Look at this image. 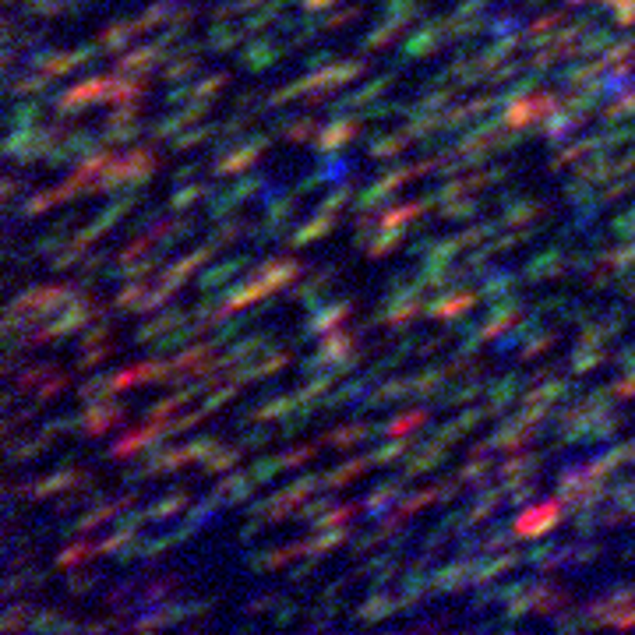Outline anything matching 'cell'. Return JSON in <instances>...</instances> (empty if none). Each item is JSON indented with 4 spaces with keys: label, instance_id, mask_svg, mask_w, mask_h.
Returning a JSON list of instances; mask_svg holds the SVG:
<instances>
[{
    "label": "cell",
    "instance_id": "6da1fadb",
    "mask_svg": "<svg viewBox=\"0 0 635 635\" xmlns=\"http://www.w3.org/2000/svg\"><path fill=\"white\" fill-rule=\"evenodd\" d=\"M561 519V505L558 501H544L537 508H529L515 519V537H540Z\"/></svg>",
    "mask_w": 635,
    "mask_h": 635
},
{
    "label": "cell",
    "instance_id": "7a4b0ae2",
    "mask_svg": "<svg viewBox=\"0 0 635 635\" xmlns=\"http://www.w3.org/2000/svg\"><path fill=\"white\" fill-rule=\"evenodd\" d=\"M265 145H269V138H251L247 145H240V148H233L226 159H219V163H216V173H237V170L251 166Z\"/></svg>",
    "mask_w": 635,
    "mask_h": 635
},
{
    "label": "cell",
    "instance_id": "3957f363",
    "mask_svg": "<svg viewBox=\"0 0 635 635\" xmlns=\"http://www.w3.org/2000/svg\"><path fill=\"white\" fill-rule=\"evenodd\" d=\"M476 297H480V293H469V290L445 293V297H438V300H434L428 311H423V314H431L434 322H445V318H452V314H462V311H466V307H469Z\"/></svg>",
    "mask_w": 635,
    "mask_h": 635
},
{
    "label": "cell",
    "instance_id": "277c9868",
    "mask_svg": "<svg viewBox=\"0 0 635 635\" xmlns=\"http://www.w3.org/2000/svg\"><path fill=\"white\" fill-rule=\"evenodd\" d=\"M297 272H300V265L286 258V261H269V265H265V269L258 272V279H261L265 286H269V293H276V290H283V286H286Z\"/></svg>",
    "mask_w": 635,
    "mask_h": 635
},
{
    "label": "cell",
    "instance_id": "5b68a950",
    "mask_svg": "<svg viewBox=\"0 0 635 635\" xmlns=\"http://www.w3.org/2000/svg\"><path fill=\"white\" fill-rule=\"evenodd\" d=\"M353 131H356V120H353V117H336L322 134H318V148H322V152H332V148H339L343 141H350Z\"/></svg>",
    "mask_w": 635,
    "mask_h": 635
},
{
    "label": "cell",
    "instance_id": "8992f818",
    "mask_svg": "<svg viewBox=\"0 0 635 635\" xmlns=\"http://www.w3.org/2000/svg\"><path fill=\"white\" fill-rule=\"evenodd\" d=\"M561 269H565V265H561V251L558 247H547L540 258H533V261L526 265V279L529 283H533V279H547V276H558Z\"/></svg>",
    "mask_w": 635,
    "mask_h": 635
},
{
    "label": "cell",
    "instance_id": "52a82bcc",
    "mask_svg": "<svg viewBox=\"0 0 635 635\" xmlns=\"http://www.w3.org/2000/svg\"><path fill=\"white\" fill-rule=\"evenodd\" d=\"M441 32H448L445 29V22H431L423 32H416L409 42H406V57H423V53H434L438 49V36Z\"/></svg>",
    "mask_w": 635,
    "mask_h": 635
},
{
    "label": "cell",
    "instance_id": "ba28073f",
    "mask_svg": "<svg viewBox=\"0 0 635 635\" xmlns=\"http://www.w3.org/2000/svg\"><path fill=\"white\" fill-rule=\"evenodd\" d=\"M247 265V258H233V261H223V265H216V269H208V272H201V279H198V286L205 290V293H212L219 283H226L230 276H237L240 269Z\"/></svg>",
    "mask_w": 635,
    "mask_h": 635
},
{
    "label": "cell",
    "instance_id": "9c48e42d",
    "mask_svg": "<svg viewBox=\"0 0 635 635\" xmlns=\"http://www.w3.org/2000/svg\"><path fill=\"white\" fill-rule=\"evenodd\" d=\"M272 61H279V49H276V42H269V39H258V42L244 53V68H254V71H265Z\"/></svg>",
    "mask_w": 635,
    "mask_h": 635
},
{
    "label": "cell",
    "instance_id": "30bf717a",
    "mask_svg": "<svg viewBox=\"0 0 635 635\" xmlns=\"http://www.w3.org/2000/svg\"><path fill=\"white\" fill-rule=\"evenodd\" d=\"M375 462L370 459H353V462H346V466H339V469H332L329 476H322V487L325 491H332V487H343V484H350L356 473H363V469H370Z\"/></svg>",
    "mask_w": 635,
    "mask_h": 635
},
{
    "label": "cell",
    "instance_id": "8fae6325",
    "mask_svg": "<svg viewBox=\"0 0 635 635\" xmlns=\"http://www.w3.org/2000/svg\"><path fill=\"white\" fill-rule=\"evenodd\" d=\"M329 230H332V216H329V212H318V219H311L307 226H300V230L293 233L290 244L304 247V244H311V240H318V237H325Z\"/></svg>",
    "mask_w": 635,
    "mask_h": 635
},
{
    "label": "cell",
    "instance_id": "7c38bea8",
    "mask_svg": "<svg viewBox=\"0 0 635 635\" xmlns=\"http://www.w3.org/2000/svg\"><path fill=\"white\" fill-rule=\"evenodd\" d=\"M346 314H350V304H329L322 314H314L307 322V332H329V329H336V322H343Z\"/></svg>",
    "mask_w": 635,
    "mask_h": 635
},
{
    "label": "cell",
    "instance_id": "4fadbf2b",
    "mask_svg": "<svg viewBox=\"0 0 635 635\" xmlns=\"http://www.w3.org/2000/svg\"><path fill=\"white\" fill-rule=\"evenodd\" d=\"M134 36H141L134 22H131V25H113V29L102 32V46H106V49H124Z\"/></svg>",
    "mask_w": 635,
    "mask_h": 635
},
{
    "label": "cell",
    "instance_id": "5bb4252c",
    "mask_svg": "<svg viewBox=\"0 0 635 635\" xmlns=\"http://www.w3.org/2000/svg\"><path fill=\"white\" fill-rule=\"evenodd\" d=\"M127 501H131V498H124V501H113V505H102V508H95V512L81 515L75 529H81V533H85V529H95V526H102V522L110 519V515H117V512H120V508H124Z\"/></svg>",
    "mask_w": 635,
    "mask_h": 635
},
{
    "label": "cell",
    "instance_id": "9a60e30c",
    "mask_svg": "<svg viewBox=\"0 0 635 635\" xmlns=\"http://www.w3.org/2000/svg\"><path fill=\"white\" fill-rule=\"evenodd\" d=\"M597 363H604L600 346H593V350H590V343H582V346H579V353H575V360H572V375H586V370H590V367H597Z\"/></svg>",
    "mask_w": 635,
    "mask_h": 635
},
{
    "label": "cell",
    "instance_id": "2e32d148",
    "mask_svg": "<svg viewBox=\"0 0 635 635\" xmlns=\"http://www.w3.org/2000/svg\"><path fill=\"white\" fill-rule=\"evenodd\" d=\"M283 469H286V459L279 455V459H258L247 473H251V480H254V484H265V480H272V476H276V473H283Z\"/></svg>",
    "mask_w": 635,
    "mask_h": 635
},
{
    "label": "cell",
    "instance_id": "e0dca14e",
    "mask_svg": "<svg viewBox=\"0 0 635 635\" xmlns=\"http://www.w3.org/2000/svg\"><path fill=\"white\" fill-rule=\"evenodd\" d=\"M75 480H81L78 473H53V476H46L42 484H36V487H32V498H46V494L61 491V487H68V484H75Z\"/></svg>",
    "mask_w": 635,
    "mask_h": 635
},
{
    "label": "cell",
    "instance_id": "ac0fdd59",
    "mask_svg": "<svg viewBox=\"0 0 635 635\" xmlns=\"http://www.w3.org/2000/svg\"><path fill=\"white\" fill-rule=\"evenodd\" d=\"M409 141V134H392V138H378V141H370V155L375 159H392V155H399L402 152V145Z\"/></svg>",
    "mask_w": 635,
    "mask_h": 635
},
{
    "label": "cell",
    "instance_id": "d6986e66",
    "mask_svg": "<svg viewBox=\"0 0 635 635\" xmlns=\"http://www.w3.org/2000/svg\"><path fill=\"white\" fill-rule=\"evenodd\" d=\"M402 25H406V22H402V18H392V22H389V25H382V29H375V32H370V36H367V39H363V49H382V46H385V42H389V39H392V36H395V32H399V29H402Z\"/></svg>",
    "mask_w": 635,
    "mask_h": 635
},
{
    "label": "cell",
    "instance_id": "ffe728a7",
    "mask_svg": "<svg viewBox=\"0 0 635 635\" xmlns=\"http://www.w3.org/2000/svg\"><path fill=\"white\" fill-rule=\"evenodd\" d=\"M600 71H604V64H572V68L561 71V81L582 85V81H593V75H600Z\"/></svg>",
    "mask_w": 635,
    "mask_h": 635
},
{
    "label": "cell",
    "instance_id": "44dd1931",
    "mask_svg": "<svg viewBox=\"0 0 635 635\" xmlns=\"http://www.w3.org/2000/svg\"><path fill=\"white\" fill-rule=\"evenodd\" d=\"M575 124H579V117L572 110L568 113H551L547 117V138H565V134L575 131Z\"/></svg>",
    "mask_w": 635,
    "mask_h": 635
},
{
    "label": "cell",
    "instance_id": "7402d4cb",
    "mask_svg": "<svg viewBox=\"0 0 635 635\" xmlns=\"http://www.w3.org/2000/svg\"><path fill=\"white\" fill-rule=\"evenodd\" d=\"M512 283H515V279H512L508 272H494V276L487 279V286L480 290V297H484V300H498L501 293H508V290H512Z\"/></svg>",
    "mask_w": 635,
    "mask_h": 635
},
{
    "label": "cell",
    "instance_id": "603a6c76",
    "mask_svg": "<svg viewBox=\"0 0 635 635\" xmlns=\"http://www.w3.org/2000/svg\"><path fill=\"white\" fill-rule=\"evenodd\" d=\"M406 448H409V445H406V438H402V434H395V441H389L385 448H378L375 455H370V462H375V466H385V462L399 459V455H402Z\"/></svg>",
    "mask_w": 635,
    "mask_h": 635
},
{
    "label": "cell",
    "instance_id": "cb8c5ba5",
    "mask_svg": "<svg viewBox=\"0 0 635 635\" xmlns=\"http://www.w3.org/2000/svg\"><path fill=\"white\" fill-rule=\"evenodd\" d=\"M237 459H240V452H237V448H226V452H219V448H216V452H212V455L205 459V469H208V473H223V469H230Z\"/></svg>",
    "mask_w": 635,
    "mask_h": 635
},
{
    "label": "cell",
    "instance_id": "d4e9b609",
    "mask_svg": "<svg viewBox=\"0 0 635 635\" xmlns=\"http://www.w3.org/2000/svg\"><path fill=\"white\" fill-rule=\"evenodd\" d=\"M611 42H614V36L604 32V29H597L593 36H586V39L579 42V53H600V49H611Z\"/></svg>",
    "mask_w": 635,
    "mask_h": 635
},
{
    "label": "cell",
    "instance_id": "484cf974",
    "mask_svg": "<svg viewBox=\"0 0 635 635\" xmlns=\"http://www.w3.org/2000/svg\"><path fill=\"white\" fill-rule=\"evenodd\" d=\"M191 71H194V57H191V53H184V57H180V61L166 64L163 78H166V81H184V78H187Z\"/></svg>",
    "mask_w": 635,
    "mask_h": 635
},
{
    "label": "cell",
    "instance_id": "4316f807",
    "mask_svg": "<svg viewBox=\"0 0 635 635\" xmlns=\"http://www.w3.org/2000/svg\"><path fill=\"white\" fill-rule=\"evenodd\" d=\"M399 240H402V226H385L382 240H378L375 247H370V254H375V258H385V254H389V251H392Z\"/></svg>",
    "mask_w": 635,
    "mask_h": 635
},
{
    "label": "cell",
    "instance_id": "83f0119b",
    "mask_svg": "<svg viewBox=\"0 0 635 635\" xmlns=\"http://www.w3.org/2000/svg\"><path fill=\"white\" fill-rule=\"evenodd\" d=\"M395 607H399L395 600H389V597H375V600H367V604H363L360 618H367V621H375V618H382V614H389V611H395Z\"/></svg>",
    "mask_w": 635,
    "mask_h": 635
},
{
    "label": "cell",
    "instance_id": "f1b7e54d",
    "mask_svg": "<svg viewBox=\"0 0 635 635\" xmlns=\"http://www.w3.org/2000/svg\"><path fill=\"white\" fill-rule=\"evenodd\" d=\"M537 212H540V205H533V201L508 205V212H505V223H526V219H533Z\"/></svg>",
    "mask_w": 635,
    "mask_h": 635
},
{
    "label": "cell",
    "instance_id": "f546056e",
    "mask_svg": "<svg viewBox=\"0 0 635 635\" xmlns=\"http://www.w3.org/2000/svg\"><path fill=\"white\" fill-rule=\"evenodd\" d=\"M423 416H428L423 409H416V413H409V416H399V420L385 423L382 434H402V431H409V428H413V423H423Z\"/></svg>",
    "mask_w": 635,
    "mask_h": 635
},
{
    "label": "cell",
    "instance_id": "4dcf8cb0",
    "mask_svg": "<svg viewBox=\"0 0 635 635\" xmlns=\"http://www.w3.org/2000/svg\"><path fill=\"white\" fill-rule=\"evenodd\" d=\"M36 117H39V102H22L18 110L11 113V124H15V127H29Z\"/></svg>",
    "mask_w": 635,
    "mask_h": 635
},
{
    "label": "cell",
    "instance_id": "1f68e13d",
    "mask_svg": "<svg viewBox=\"0 0 635 635\" xmlns=\"http://www.w3.org/2000/svg\"><path fill=\"white\" fill-rule=\"evenodd\" d=\"M39 88H46V75H25L22 81H15V95H32V92H39Z\"/></svg>",
    "mask_w": 635,
    "mask_h": 635
},
{
    "label": "cell",
    "instance_id": "d6a6232c",
    "mask_svg": "<svg viewBox=\"0 0 635 635\" xmlns=\"http://www.w3.org/2000/svg\"><path fill=\"white\" fill-rule=\"evenodd\" d=\"M290 141H307L311 134H314V120H307V117H300V120H293L286 131H283Z\"/></svg>",
    "mask_w": 635,
    "mask_h": 635
},
{
    "label": "cell",
    "instance_id": "836d02e7",
    "mask_svg": "<svg viewBox=\"0 0 635 635\" xmlns=\"http://www.w3.org/2000/svg\"><path fill=\"white\" fill-rule=\"evenodd\" d=\"M237 39H240V32H223V29H212V36H208V42H212V49H216V53L233 49Z\"/></svg>",
    "mask_w": 635,
    "mask_h": 635
},
{
    "label": "cell",
    "instance_id": "e575fe53",
    "mask_svg": "<svg viewBox=\"0 0 635 635\" xmlns=\"http://www.w3.org/2000/svg\"><path fill=\"white\" fill-rule=\"evenodd\" d=\"M269 441H272V431L269 428H254V431H247L240 438V448H261V445H269Z\"/></svg>",
    "mask_w": 635,
    "mask_h": 635
},
{
    "label": "cell",
    "instance_id": "d590c367",
    "mask_svg": "<svg viewBox=\"0 0 635 635\" xmlns=\"http://www.w3.org/2000/svg\"><path fill=\"white\" fill-rule=\"evenodd\" d=\"M473 212H476V201H455V205L448 201L441 216H445V219H469Z\"/></svg>",
    "mask_w": 635,
    "mask_h": 635
},
{
    "label": "cell",
    "instance_id": "8d00e7d4",
    "mask_svg": "<svg viewBox=\"0 0 635 635\" xmlns=\"http://www.w3.org/2000/svg\"><path fill=\"white\" fill-rule=\"evenodd\" d=\"M343 540H346V529H336V526H332L325 537H318V540H314V551L322 554V551H329V547H339Z\"/></svg>",
    "mask_w": 635,
    "mask_h": 635
},
{
    "label": "cell",
    "instance_id": "74e56055",
    "mask_svg": "<svg viewBox=\"0 0 635 635\" xmlns=\"http://www.w3.org/2000/svg\"><path fill=\"white\" fill-rule=\"evenodd\" d=\"M180 505H184V494H173V498H166V501L152 505V508H148V515H152V519H163V515H173Z\"/></svg>",
    "mask_w": 635,
    "mask_h": 635
},
{
    "label": "cell",
    "instance_id": "f35d334b",
    "mask_svg": "<svg viewBox=\"0 0 635 635\" xmlns=\"http://www.w3.org/2000/svg\"><path fill=\"white\" fill-rule=\"evenodd\" d=\"M346 198H350V187L343 184L336 194H329V198L322 201V208H318V212H329V216H336V208H343V205H346Z\"/></svg>",
    "mask_w": 635,
    "mask_h": 635
},
{
    "label": "cell",
    "instance_id": "ab89813d",
    "mask_svg": "<svg viewBox=\"0 0 635 635\" xmlns=\"http://www.w3.org/2000/svg\"><path fill=\"white\" fill-rule=\"evenodd\" d=\"M106 356H110V346H85V353H81V367H95V363H102Z\"/></svg>",
    "mask_w": 635,
    "mask_h": 635
},
{
    "label": "cell",
    "instance_id": "60d3db41",
    "mask_svg": "<svg viewBox=\"0 0 635 635\" xmlns=\"http://www.w3.org/2000/svg\"><path fill=\"white\" fill-rule=\"evenodd\" d=\"M201 194H208V187H187V191H180V194H173V208H187V205H194Z\"/></svg>",
    "mask_w": 635,
    "mask_h": 635
},
{
    "label": "cell",
    "instance_id": "b9f144b4",
    "mask_svg": "<svg viewBox=\"0 0 635 635\" xmlns=\"http://www.w3.org/2000/svg\"><path fill=\"white\" fill-rule=\"evenodd\" d=\"M487 469H491V462H484V459L476 462V459H473V462H469V466L459 473V480H484V476H487Z\"/></svg>",
    "mask_w": 635,
    "mask_h": 635
},
{
    "label": "cell",
    "instance_id": "7bdbcfd3",
    "mask_svg": "<svg viewBox=\"0 0 635 635\" xmlns=\"http://www.w3.org/2000/svg\"><path fill=\"white\" fill-rule=\"evenodd\" d=\"M618 431V416H611V420H600V423H593V441H611V434Z\"/></svg>",
    "mask_w": 635,
    "mask_h": 635
},
{
    "label": "cell",
    "instance_id": "ee69618b",
    "mask_svg": "<svg viewBox=\"0 0 635 635\" xmlns=\"http://www.w3.org/2000/svg\"><path fill=\"white\" fill-rule=\"evenodd\" d=\"M205 416V406L201 409H194V413H187V416H180V420H173L170 423V434H180V431H187V428H194V423Z\"/></svg>",
    "mask_w": 635,
    "mask_h": 635
},
{
    "label": "cell",
    "instance_id": "f6af8a7d",
    "mask_svg": "<svg viewBox=\"0 0 635 635\" xmlns=\"http://www.w3.org/2000/svg\"><path fill=\"white\" fill-rule=\"evenodd\" d=\"M325 508H332V501H329V498H322V501H311V505H304V508H300V519H304V522H311V519H318V515H322Z\"/></svg>",
    "mask_w": 635,
    "mask_h": 635
},
{
    "label": "cell",
    "instance_id": "bcb514c9",
    "mask_svg": "<svg viewBox=\"0 0 635 635\" xmlns=\"http://www.w3.org/2000/svg\"><path fill=\"white\" fill-rule=\"evenodd\" d=\"M258 184H261V180H251V177H244L237 187H230V194H233L237 201H244V198H251V194L258 191Z\"/></svg>",
    "mask_w": 635,
    "mask_h": 635
},
{
    "label": "cell",
    "instance_id": "7dc6e473",
    "mask_svg": "<svg viewBox=\"0 0 635 635\" xmlns=\"http://www.w3.org/2000/svg\"><path fill=\"white\" fill-rule=\"evenodd\" d=\"M551 343H554V336L547 332V336H540V339H533V343H529V346L522 350V356H526V360H529V356H540V353H544Z\"/></svg>",
    "mask_w": 635,
    "mask_h": 635
},
{
    "label": "cell",
    "instance_id": "c3c4849f",
    "mask_svg": "<svg viewBox=\"0 0 635 635\" xmlns=\"http://www.w3.org/2000/svg\"><path fill=\"white\" fill-rule=\"evenodd\" d=\"M360 11L356 8H350V11H339V15H332L329 22H322V29H339V25H346V22H353Z\"/></svg>",
    "mask_w": 635,
    "mask_h": 635
},
{
    "label": "cell",
    "instance_id": "681fc988",
    "mask_svg": "<svg viewBox=\"0 0 635 635\" xmlns=\"http://www.w3.org/2000/svg\"><path fill=\"white\" fill-rule=\"evenodd\" d=\"M88 554H92V547H81V544H78V547H71L68 554H61L57 561H61V565L68 568V565H75V561H81V558H88Z\"/></svg>",
    "mask_w": 635,
    "mask_h": 635
},
{
    "label": "cell",
    "instance_id": "f907efd6",
    "mask_svg": "<svg viewBox=\"0 0 635 635\" xmlns=\"http://www.w3.org/2000/svg\"><path fill=\"white\" fill-rule=\"evenodd\" d=\"M237 385H240V382H237ZM237 385H230V389H223V392H216V395H212V399H208V402H205V413H212V409H216V406H223V402H226V399H233V392H237Z\"/></svg>",
    "mask_w": 635,
    "mask_h": 635
},
{
    "label": "cell",
    "instance_id": "816d5d0a",
    "mask_svg": "<svg viewBox=\"0 0 635 635\" xmlns=\"http://www.w3.org/2000/svg\"><path fill=\"white\" fill-rule=\"evenodd\" d=\"M614 395H635V375L628 378V382H621V385H614Z\"/></svg>",
    "mask_w": 635,
    "mask_h": 635
},
{
    "label": "cell",
    "instance_id": "f5cc1de1",
    "mask_svg": "<svg viewBox=\"0 0 635 635\" xmlns=\"http://www.w3.org/2000/svg\"><path fill=\"white\" fill-rule=\"evenodd\" d=\"M329 61H332V53H318V57H311V61H307V71H318V68L329 64Z\"/></svg>",
    "mask_w": 635,
    "mask_h": 635
},
{
    "label": "cell",
    "instance_id": "db71d44e",
    "mask_svg": "<svg viewBox=\"0 0 635 635\" xmlns=\"http://www.w3.org/2000/svg\"><path fill=\"white\" fill-rule=\"evenodd\" d=\"M88 586H92L88 575H75V579H71V590H75V593H81V590H88Z\"/></svg>",
    "mask_w": 635,
    "mask_h": 635
},
{
    "label": "cell",
    "instance_id": "11a10c76",
    "mask_svg": "<svg viewBox=\"0 0 635 635\" xmlns=\"http://www.w3.org/2000/svg\"><path fill=\"white\" fill-rule=\"evenodd\" d=\"M300 4L307 8V11H322V8H329V4H336V0H300Z\"/></svg>",
    "mask_w": 635,
    "mask_h": 635
},
{
    "label": "cell",
    "instance_id": "9f6ffc18",
    "mask_svg": "<svg viewBox=\"0 0 635 635\" xmlns=\"http://www.w3.org/2000/svg\"><path fill=\"white\" fill-rule=\"evenodd\" d=\"M621 367H628V370H635V346H632V350H625V353H621Z\"/></svg>",
    "mask_w": 635,
    "mask_h": 635
},
{
    "label": "cell",
    "instance_id": "6f0895ef",
    "mask_svg": "<svg viewBox=\"0 0 635 635\" xmlns=\"http://www.w3.org/2000/svg\"><path fill=\"white\" fill-rule=\"evenodd\" d=\"M187 177H194V166H184V170H180V173H177V177H173V180H177V184H180V180H187Z\"/></svg>",
    "mask_w": 635,
    "mask_h": 635
},
{
    "label": "cell",
    "instance_id": "680465c9",
    "mask_svg": "<svg viewBox=\"0 0 635 635\" xmlns=\"http://www.w3.org/2000/svg\"><path fill=\"white\" fill-rule=\"evenodd\" d=\"M625 459H628V462H635V445H625Z\"/></svg>",
    "mask_w": 635,
    "mask_h": 635
}]
</instances>
